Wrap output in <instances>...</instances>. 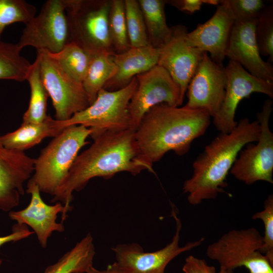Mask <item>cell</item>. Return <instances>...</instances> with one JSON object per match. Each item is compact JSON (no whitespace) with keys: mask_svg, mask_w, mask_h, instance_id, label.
<instances>
[{"mask_svg":"<svg viewBox=\"0 0 273 273\" xmlns=\"http://www.w3.org/2000/svg\"><path fill=\"white\" fill-rule=\"evenodd\" d=\"M114 54H94L82 85L90 105L96 100L99 92L116 74L117 68L113 61Z\"/></svg>","mask_w":273,"mask_h":273,"instance_id":"cell-24","label":"cell"},{"mask_svg":"<svg viewBox=\"0 0 273 273\" xmlns=\"http://www.w3.org/2000/svg\"><path fill=\"white\" fill-rule=\"evenodd\" d=\"M159 51L160 49L148 45L130 47L123 53L114 54L112 59L117 71L103 88L114 91L124 87L133 77L157 65Z\"/></svg>","mask_w":273,"mask_h":273,"instance_id":"cell-20","label":"cell"},{"mask_svg":"<svg viewBox=\"0 0 273 273\" xmlns=\"http://www.w3.org/2000/svg\"><path fill=\"white\" fill-rule=\"evenodd\" d=\"M211 117L202 109L165 104L155 106L144 115L135 130L138 149L152 164L169 151L183 156L190 150L192 142L205 133Z\"/></svg>","mask_w":273,"mask_h":273,"instance_id":"cell-2","label":"cell"},{"mask_svg":"<svg viewBox=\"0 0 273 273\" xmlns=\"http://www.w3.org/2000/svg\"><path fill=\"white\" fill-rule=\"evenodd\" d=\"M35 6L24 0H0V41L8 25L17 22L26 25L35 16Z\"/></svg>","mask_w":273,"mask_h":273,"instance_id":"cell-30","label":"cell"},{"mask_svg":"<svg viewBox=\"0 0 273 273\" xmlns=\"http://www.w3.org/2000/svg\"><path fill=\"white\" fill-rule=\"evenodd\" d=\"M171 28L169 40L160 49L157 65L165 69L177 85L184 101L189 83L204 52L187 42L185 26L178 25Z\"/></svg>","mask_w":273,"mask_h":273,"instance_id":"cell-14","label":"cell"},{"mask_svg":"<svg viewBox=\"0 0 273 273\" xmlns=\"http://www.w3.org/2000/svg\"><path fill=\"white\" fill-rule=\"evenodd\" d=\"M260 131L257 120L243 118L232 131L220 132L206 146L193 163L192 176L183 184V193L190 204H200L224 192L227 176L240 152L247 144L256 142Z\"/></svg>","mask_w":273,"mask_h":273,"instance_id":"cell-3","label":"cell"},{"mask_svg":"<svg viewBox=\"0 0 273 273\" xmlns=\"http://www.w3.org/2000/svg\"><path fill=\"white\" fill-rule=\"evenodd\" d=\"M226 84L225 68L204 52L188 86L185 106L206 110L213 118L221 106Z\"/></svg>","mask_w":273,"mask_h":273,"instance_id":"cell-13","label":"cell"},{"mask_svg":"<svg viewBox=\"0 0 273 273\" xmlns=\"http://www.w3.org/2000/svg\"><path fill=\"white\" fill-rule=\"evenodd\" d=\"M33 232L30 231L27 226L17 223L13 225L12 233L7 236L0 237V247L4 244L11 242H16L31 236ZM2 263V261L0 259V266Z\"/></svg>","mask_w":273,"mask_h":273,"instance_id":"cell-35","label":"cell"},{"mask_svg":"<svg viewBox=\"0 0 273 273\" xmlns=\"http://www.w3.org/2000/svg\"><path fill=\"white\" fill-rule=\"evenodd\" d=\"M219 273H232V272L228 271L224 268H220Z\"/></svg>","mask_w":273,"mask_h":273,"instance_id":"cell-39","label":"cell"},{"mask_svg":"<svg viewBox=\"0 0 273 273\" xmlns=\"http://www.w3.org/2000/svg\"><path fill=\"white\" fill-rule=\"evenodd\" d=\"M16 43L0 41V79L26 80L31 64Z\"/></svg>","mask_w":273,"mask_h":273,"instance_id":"cell-27","label":"cell"},{"mask_svg":"<svg viewBox=\"0 0 273 273\" xmlns=\"http://www.w3.org/2000/svg\"><path fill=\"white\" fill-rule=\"evenodd\" d=\"M234 23L226 1H220L213 15L191 32H188L186 40L192 47L209 53L215 62L222 65Z\"/></svg>","mask_w":273,"mask_h":273,"instance_id":"cell-17","label":"cell"},{"mask_svg":"<svg viewBox=\"0 0 273 273\" xmlns=\"http://www.w3.org/2000/svg\"><path fill=\"white\" fill-rule=\"evenodd\" d=\"M26 80L30 86V98L28 108L23 114L22 123H39L48 116L49 95L41 79L37 57L31 64Z\"/></svg>","mask_w":273,"mask_h":273,"instance_id":"cell-25","label":"cell"},{"mask_svg":"<svg viewBox=\"0 0 273 273\" xmlns=\"http://www.w3.org/2000/svg\"><path fill=\"white\" fill-rule=\"evenodd\" d=\"M86 273H123L116 262L108 265L104 270H99L92 266Z\"/></svg>","mask_w":273,"mask_h":273,"instance_id":"cell-37","label":"cell"},{"mask_svg":"<svg viewBox=\"0 0 273 273\" xmlns=\"http://www.w3.org/2000/svg\"><path fill=\"white\" fill-rule=\"evenodd\" d=\"M272 101H264L257 113L260 128L256 144L249 143L240 152L230 173L235 178L251 185L258 181L273 184V133L269 128Z\"/></svg>","mask_w":273,"mask_h":273,"instance_id":"cell-7","label":"cell"},{"mask_svg":"<svg viewBox=\"0 0 273 273\" xmlns=\"http://www.w3.org/2000/svg\"><path fill=\"white\" fill-rule=\"evenodd\" d=\"M203 4H207L212 5H218L220 4V1L218 0H202Z\"/></svg>","mask_w":273,"mask_h":273,"instance_id":"cell-38","label":"cell"},{"mask_svg":"<svg viewBox=\"0 0 273 273\" xmlns=\"http://www.w3.org/2000/svg\"><path fill=\"white\" fill-rule=\"evenodd\" d=\"M224 68L226 75L225 94L219 111L212 118L213 123L221 133L229 132L237 125L236 112L242 100L254 93L273 98V82L251 74L240 64L232 61Z\"/></svg>","mask_w":273,"mask_h":273,"instance_id":"cell-12","label":"cell"},{"mask_svg":"<svg viewBox=\"0 0 273 273\" xmlns=\"http://www.w3.org/2000/svg\"><path fill=\"white\" fill-rule=\"evenodd\" d=\"M127 35L130 47L149 45L143 13L136 0H124Z\"/></svg>","mask_w":273,"mask_h":273,"instance_id":"cell-29","label":"cell"},{"mask_svg":"<svg viewBox=\"0 0 273 273\" xmlns=\"http://www.w3.org/2000/svg\"><path fill=\"white\" fill-rule=\"evenodd\" d=\"M135 77L138 85L128 107L133 130L136 129L146 112L154 106L160 104L172 107L182 105L178 86L161 66L157 65Z\"/></svg>","mask_w":273,"mask_h":273,"instance_id":"cell-11","label":"cell"},{"mask_svg":"<svg viewBox=\"0 0 273 273\" xmlns=\"http://www.w3.org/2000/svg\"><path fill=\"white\" fill-rule=\"evenodd\" d=\"M255 37L260 55L273 62V6H266L258 18Z\"/></svg>","mask_w":273,"mask_h":273,"instance_id":"cell-31","label":"cell"},{"mask_svg":"<svg viewBox=\"0 0 273 273\" xmlns=\"http://www.w3.org/2000/svg\"><path fill=\"white\" fill-rule=\"evenodd\" d=\"M262 237L255 228L233 230L209 245L206 255L216 261L220 268L233 272L262 254Z\"/></svg>","mask_w":273,"mask_h":273,"instance_id":"cell-15","label":"cell"},{"mask_svg":"<svg viewBox=\"0 0 273 273\" xmlns=\"http://www.w3.org/2000/svg\"><path fill=\"white\" fill-rule=\"evenodd\" d=\"M91 129L82 125L65 128L54 137L35 159L29 181L40 192L54 195L70 170L79 150L88 143Z\"/></svg>","mask_w":273,"mask_h":273,"instance_id":"cell-4","label":"cell"},{"mask_svg":"<svg viewBox=\"0 0 273 273\" xmlns=\"http://www.w3.org/2000/svg\"><path fill=\"white\" fill-rule=\"evenodd\" d=\"M109 28L113 50L115 54L130 48L127 35L124 0H111Z\"/></svg>","mask_w":273,"mask_h":273,"instance_id":"cell-28","label":"cell"},{"mask_svg":"<svg viewBox=\"0 0 273 273\" xmlns=\"http://www.w3.org/2000/svg\"><path fill=\"white\" fill-rule=\"evenodd\" d=\"M182 269L185 273H216L214 266L208 265L205 260L193 255L186 258Z\"/></svg>","mask_w":273,"mask_h":273,"instance_id":"cell-34","label":"cell"},{"mask_svg":"<svg viewBox=\"0 0 273 273\" xmlns=\"http://www.w3.org/2000/svg\"><path fill=\"white\" fill-rule=\"evenodd\" d=\"M70 42V31L64 0H48L39 13L25 25L16 43L21 50L30 46L54 54Z\"/></svg>","mask_w":273,"mask_h":273,"instance_id":"cell-9","label":"cell"},{"mask_svg":"<svg viewBox=\"0 0 273 273\" xmlns=\"http://www.w3.org/2000/svg\"><path fill=\"white\" fill-rule=\"evenodd\" d=\"M179 10L189 14L199 11L203 4L202 0H172L166 1Z\"/></svg>","mask_w":273,"mask_h":273,"instance_id":"cell-36","label":"cell"},{"mask_svg":"<svg viewBox=\"0 0 273 273\" xmlns=\"http://www.w3.org/2000/svg\"><path fill=\"white\" fill-rule=\"evenodd\" d=\"M130 129L104 133L95 139L86 150L78 155L67 176L53 195V202L64 207V220L71 210L73 193L83 189L92 178L112 177L120 172L138 174L148 170L155 174L153 164L141 155Z\"/></svg>","mask_w":273,"mask_h":273,"instance_id":"cell-1","label":"cell"},{"mask_svg":"<svg viewBox=\"0 0 273 273\" xmlns=\"http://www.w3.org/2000/svg\"><path fill=\"white\" fill-rule=\"evenodd\" d=\"M137 85L134 77L121 89H101L88 107L67 120H59L61 127L64 129L72 125L84 126L91 129L90 136L93 140L105 133L133 129L128 107Z\"/></svg>","mask_w":273,"mask_h":273,"instance_id":"cell-5","label":"cell"},{"mask_svg":"<svg viewBox=\"0 0 273 273\" xmlns=\"http://www.w3.org/2000/svg\"><path fill=\"white\" fill-rule=\"evenodd\" d=\"M26 192L31 195L29 204L20 210L10 211L9 217L18 224L30 226L41 247L45 248L53 232L64 231L63 223L57 221L59 213L61 214V217L64 215V205L61 202H56L53 205L46 203L41 197L37 186L29 180Z\"/></svg>","mask_w":273,"mask_h":273,"instance_id":"cell-19","label":"cell"},{"mask_svg":"<svg viewBox=\"0 0 273 273\" xmlns=\"http://www.w3.org/2000/svg\"><path fill=\"white\" fill-rule=\"evenodd\" d=\"M63 130L58 120L48 115L39 123H22L16 130L1 135V140L6 148L24 152L39 144L44 138L55 137Z\"/></svg>","mask_w":273,"mask_h":273,"instance_id":"cell-21","label":"cell"},{"mask_svg":"<svg viewBox=\"0 0 273 273\" xmlns=\"http://www.w3.org/2000/svg\"><path fill=\"white\" fill-rule=\"evenodd\" d=\"M95 255L93 238L87 234L43 273H86L93 266Z\"/></svg>","mask_w":273,"mask_h":273,"instance_id":"cell-22","label":"cell"},{"mask_svg":"<svg viewBox=\"0 0 273 273\" xmlns=\"http://www.w3.org/2000/svg\"><path fill=\"white\" fill-rule=\"evenodd\" d=\"M70 42L74 41L91 54H115L109 28L111 0H64Z\"/></svg>","mask_w":273,"mask_h":273,"instance_id":"cell-6","label":"cell"},{"mask_svg":"<svg viewBox=\"0 0 273 273\" xmlns=\"http://www.w3.org/2000/svg\"><path fill=\"white\" fill-rule=\"evenodd\" d=\"M253 219H260L264 226L261 252L273 265V195L267 196L263 203V210L255 213Z\"/></svg>","mask_w":273,"mask_h":273,"instance_id":"cell-32","label":"cell"},{"mask_svg":"<svg viewBox=\"0 0 273 273\" xmlns=\"http://www.w3.org/2000/svg\"><path fill=\"white\" fill-rule=\"evenodd\" d=\"M35 159L24 152L9 149L0 135V210L10 211L24 194V185L33 173Z\"/></svg>","mask_w":273,"mask_h":273,"instance_id":"cell-18","label":"cell"},{"mask_svg":"<svg viewBox=\"0 0 273 273\" xmlns=\"http://www.w3.org/2000/svg\"><path fill=\"white\" fill-rule=\"evenodd\" d=\"M235 21L258 18L266 6L262 0H225Z\"/></svg>","mask_w":273,"mask_h":273,"instance_id":"cell-33","label":"cell"},{"mask_svg":"<svg viewBox=\"0 0 273 273\" xmlns=\"http://www.w3.org/2000/svg\"><path fill=\"white\" fill-rule=\"evenodd\" d=\"M49 54L68 75L82 83L89 67L92 54L74 41L68 42L58 53Z\"/></svg>","mask_w":273,"mask_h":273,"instance_id":"cell-26","label":"cell"},{"mask_svg":"<svg viewBox=\"0 0 273 273\" xmlns=\"http://www.w3.org/2000/svg\"><path fill=\"white\" fill-rule=\"evenodd\" d=\"M258 18L235 21L225 57L251 74L273 82V66L261 58L255 37Z\"/></svg>","mask_w":273,"mask_h":273,"instance_id":"cell-16","label":"cell"},{"mask_svg":"<svg viewBox=\"0 0 273 273\" xmlns=\"http://www.w3.org/2000/svg\"><path fill=\"white\" fill-rule=\"evenodd\" d=\"M171 216L176 223V231L171 242L163 248L153 252H145L134 243L118 244L112 248L116 263L123 273H165L166 266L178 255L199 247L204 238L187 243L180 247L181 222L176 209L171 205Z\"/></svg>","mask_w":273,"mask_h":273,"instance_id":"cell-8","label":"cell"},{"mask_svg":"<svg viewBox=\"0 0 273 273\" xmlns=\"http://www.w3.org/2000/svg\"><path fill=\"white\" fill-rule=\"evenodd\" d=\"M40 72L52 99L55 119L65 121L90 105L82 83L68 75L44 51H37Z\"/></svg>","mask_w":273,"mask_h":273,"instance_id":"cell-10","label":"cell"},{"mask_svg":"<svg viewBox=\"0 0 273 273\" xmlns=\"http://www.w3.org/2000/svg\"><path fill=\"white\" fill-rule=\"evenodd\" d=\"M146 27L149 44L161 49L169 40L171 28L167 24L165 5L166 1L138 0Z\"/></svg>","mask_w":273,"mask_h":273,"instance_id":"cell-23","label":"cell"}]
</instances>
